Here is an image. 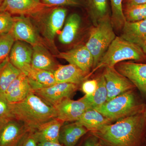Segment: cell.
I'll list each match as a JSON object with an SVG mask.
<instances>
[{
  "label": "cell",
  "instance_id": "obj_11",
  "mask_svg": "<svg viewBox=\"0 0 146 146\" xmlns=\"http://www.w3.org/2000/svg\"><path fill=\"white\" fill-rule=\"evenodd\" d=\"M118 72L128 79L146 96V63L123 61L115 66Z\"/></svg>",
  "mask_w": 146,
  "mask_h": 146
},
{
  "label": "cell",
  "instance_id": "obj_5",
  "mask_svg": "<svg viewBox=\"0 0 146 146\" xmlns=\"http://www.w3.org/2000/svg\"><path fill=\"white\" fill-rule=\"evenodd\" d=\"M114 29L111 16L102 20L91 29L85 45L94 58L93 69L96 66L116 37Z\"/></svg>",
  "mask_w": 146,
  "mask_h": 146
},
{
  "label": "cell",
  "instance_id": "obj_1",
  "mask_svg": "<svg viewBox=\"0 0 146 146\" xmlns=\"http://www.w3.org/2000/svg\"><path fill=\"white\" fill-rule=\"evenodd\" d=\"M144 112L89 132L96 138L100 146H143L146 140Z\"/></svg>",
  "mask_w": 146,
  "mask_h": 146
},
{
  "label": "cell",
  "instance_id": "obj_3",
  "mask_svg": "<svg viewBox=\"0 0 146 146\" xmlns=\"http://www.w3.org/2000/svg\"><path fill=\"white\" fill-rule=\"evenodd\" d=\"M146 56L140 46L117 36L108 47L96 66L87 76V79L99 69L115 67L120 62L127 60L142 61Z\"/></svg>",
  "mask_w": 146,
  "mask_h": 146
},
{
  "label": "cell",
  "instance_id": "obj_8",
  "mask_svg": "<svg viewBox=\"0 0 146 146\" xmlns=\"http://www.w3.org/2000/svg\"><path fill=\"white\" fill-rule=\"evenodd\" d=\"M78 88L71 83H56L52 86L33 91L48 104L54 107L68 98H70Z\"/></svg>",
  "mask_w": 146,
  "mask_h": 146
},
{
  "label": "cell",
  "instance_id": "obj_2",
  "mask_svg": "<svg viewBox=\"0 0 146 146\" xmlns=\"http://www.w3.org/2000/svg\"><path fill=\"white\" fill-rule=\"evenodd\" d=\"M10 108L12 118L33 130L56 117L55 108L45 102L33 91L22 101L10 103Z\"/></svg>",
  "mask_w": 146,
  "mask_h": 146
},
{
  "label": "cell",
  "instance_id": "obj_31",
  "mask_svg": "<svg viewBox=\"0 0 146 146\" xmlns=\"http://www.w3.org/2000/svg\"><path fill=\"white\" fill-rule=\"evenodd\" d=\"M13 24V17L6 12H0V34L11 31Z\"/></svg>",
  "mask_w": 146,
  "mask_h": 146
},
{
  "label": "cell",
  "instance_id": "obj_15",
  "mask_svg": "<svg viewBox=\"0 0 146 146\" xmlns=\"http://www.w3.org/2000/svg\"><path fill=\"white\" fill-rule=\"evenodd\" d=\"M29 129L23 123L11 119L0 133V146H16Z\"/></svg>",
  "mask_w": 146,
  "mask_h": 146
},
{
  "label": "cell",
  "instance_id": "obj_25",
  "mask_svg": "<svg viewBox=\"0 0 146 146\" xmlns=\"http://www.w3.org/2000/svg\"><path fill=\"white\" fill-rule=\"evenodd\" d=\"M81 23V17L78 14L74 13L70 15L59 34L58 39L60 43L64 44L72 43L77 36Z\"/></svg>",
  "mask_w": 146,
  "mask_h": 146
},
{
  "label": "cell",
  "instance_id": "obj_41",
  "mask_svg": "<svg viewBox=\"0 0 146 146\" xmlns=\"http://www.w3.org/2000/svg\"><path fill=\"white\" fill-rule=\"evenodd\" d=\"M5 1V0H0V12L2 11V9L3 4Z\"/></svg>",
  "mask_w": 146,
  "mask_h": 146
},
{
  "label": "cell",
  "instance_id": "obj_37",
  "mask_svg": "<svg viewBox=\"0 0 146 146\" xmlns=\"http://www.w3.org/2000/svg\"><path fill=\"white\" fill-rule=\"evenodd\" d=\"M125 7L146 4V0H124Z\"/></svg>",
  "mask_w": 146,
  "mask_h": 146
},
{
  "label": "cell",
  "instance_id": "obj_22",
  "mask_svg": "<svg viewBox=\"0 0 146 146\" xmlns=\"http://www.w3.org/2000/svg\"><path fill=\"white\" fill-rule=\"evenodd\" d=\"M29 79L32 91L56 83L54 72L30 67L25 74Z\"/></svg>",
  "mask_w": 146,
  "mask_h": 146
},
{
  "label": "cell",
  "instance_id": "obj_26",
  "mask_svg": "<svg viewBox=\"0 0 146 146\" xmlns=\"http://www.w3.org/2000/svg\"><path fill=\"white\" fill-rule=\"evenodd\" d=\"M22 72L12 65L9 56L0 63V94H4Z\"/></svg>",
  "mask_w": 146,
  "mask_h": 146
},
{
  "label": "cell",
  "instance_id": "obj_14",
  "mask_svg": "<svg viewBox=\"0 0 146 146\" xmlns=\"http://www.w3.org/2000/svg\"><path fill=\"white\" fill-rule=\"evenodd\" d=\"M33 47L27 43L16 41L9 56L11 63L16 68L25 74L31 66Z\"/></svg>",
  "mask_w": 146,
  "mask_h": 146
},
{
  "label": "cell",
  "instance_id": "obj_30",
  "mask_svg": "<svg viewBox=\"0 0 146 146\" xmlns=\"http://www.w3.org/2000/svg\"><path fill=\"white\" fill-rule=\"evenodd\" d=\"M15 41L11 32L0 34V63L8 57Z\"/></svg>",
  "mask_w": 146,
  "mask_h": 146
},
{
  "label": "cell",
  "instance_id": "obj_39",
  "mask_svg": "<svg viewBox=\"0 0 146 146\" xmlns=\"http://www.w3.org/2000/svg\"><path fill=\"white\" fill-rule=\"evenodd\" d=\"M10 119H11L0 117V133L3 127Z\"/></svg>",
  "mask_w": 146,
  "mask_h": 146
},
{
  "label": "cell",
  "instance_id": "obj_36",
  "mask_svg": "<svg viewBox=\"0 0 146 146\" xmlns=\"http://www.w3.org/2000/svg\"><path fill=\"white\" fill-rule=\"evenodd\" d=\"M89 133V135L84 139L81 146H100L96 138Z\"/></svg>",
  "mask_w": 146,
  "mask_h": 146
},
{
  "label": "cell",
  "instance_id": "obj_45",
  "mask_svg": "<svg viewBox=\"0 0 146 146\" xmlns=\"http://www.w3.org/2000/svg\"></svg>",
  "mask_w": 146,
  "mask_h": 146
},
{
  "label": "cell",
  "instance_id": "obj_33",
  "mask_svg": "<svg viewBox=\"0 0 146 146\" xmlns=\"http://www.w3.org/2000/svg\"><path fill=\"white\" fill-rule=\"evenodd\" d=\"M0 117L13 119L11 112L10 103L4 94H0Z\"/></svg>",
  "mask_w": 146,
  "mask_h": 146
},
{
  "label": "cell",
  "instance_id": "obj_10",
  "mask_svg": "<svg viewBox=\"0 0 146 146\" xmlns=\"http://www.w3.org/2000/svg\"><path fill=\"white\" fill-rule=\"evenodd\" d=\"M103 75L107 90V101L136 88L134 84L118 72L115 67L105 68Z\"/></svg>",
  "mask_w": 146,
  "mask_h": 146
},
{
  "label": "cell",
  "instance_id": "obj_21",
  "mask_svg": "<svg viewBox=\"0 0 146 146\" xmlns=\"http://www.w3.org/2000/svg\"><path fill=\"white\" fill-rule=\"evenodd\" d=\"M88 130L76 122L73 123L64 124L59 133V143L64 146H76L79 141L86 133Z\"/></svg>",
  "mask_w": 146,
  "mask_h": 146
},
{
  "label": "cell",
  "instance_id": "obj_17",
  "mask_svg": "<svg viewBox=\"0 0 146 146\" xmlns=\"http://www.w3.org/2000/svg\"><path fill=\"white\" fill-rule=\"evenodd\" d=\"M64 122L56 117L42 124L33 130L37 143L42 142L59 143V133Z\"/></svg>",
  "mask_w": 146,
  "mask_h": 146
},
{
  "label": "cell",
  "instance_id": "obj_35",
  "mask_svg": "<svg viewBox=\"0 0 146 146\" xmlns=\"http://www.w3.org/2000/svg\"><path fill=\"white\" fill-rule=\"evenodd\" d=\"M97 80L93 79L85 80L81 85V90L85 96H90L94 94L98 87Z\"/></svg>",
  "mask_w": 146,
  "mask_h": 146
},
{
  "label": "cell",
  "instance_id": "obj_23",
  "mask_svg": "<svg viewBox=\"0 0 146 146\" xmlns=\"http://www.w3.org/2000/svg\"><path fill=\"white\" fill-rule=\"evenodd\" d=\"M76 122L85 127L89 132L95 131L104 126L111 123L109 119L100 112L91 108L84 112Z\"/></svg>",
  "mask_w": 146,
  "mask_h": 146
},
{
  "label": "cell",
  "instance_id": "obj_18",
  "mask_svg": "<svg viewBox=\"0 0 146 146\" xmlns=\"http://www.w3.org/2000/svg\"><path fill=\"white\" fill-rule=\"evenodd\" d=\"M56 83H71L79 85L87 79V74L75 65H59L54 72Z\"/></svg>",
  "mask_w": 146,
  "mask_h": 146
},
{
  "label": "cell",
  "instance_id": "obj_27",
  "mask_svg": "<svg viewBox=\"0 0 146 146\" xmlns=\"http://www.w3.org/2000/svg\"><path fill=\"white\" fill-rule=\"evenodd\" d=\"M96 90L90 96H85L82 99L87 103L91 109H96L101 106L107 101L108 92L103 74L98 79Z\"/></svg>",
  "mask_w": 146,
  "mask_h": 146
},
{
  "label": "cell",
  "instance_id": "obj_16",
  "mask_svg": "<svg viewBox=\"0 0 146 146\" xmlns=\"http://www.w3.org/2000/svg\"><path fill=\"white\" fill-rule=\"evenodd\" d=\"M32 91L27 76L22 72L11 84L4 95L10 103H16L26 98Z\"/></svg>",
  "mask_w": 146,
  "mask_h": 146
},
{
  "label": "cell",
  "instance_id": "obj_20",
  "mask_svg": "<svg viewBox=\"0 0 146 146\" xmlns=\"http://www.w3.org/2000/svg\"><path fill=\"white\" fill-rule=\"evenodd\" d=\"M121 31V38L141 47L146 41V19L135 22L126 21Z\"/></svg>",
  "mask_w": 146,
  "mask_h": 146
},
{
  "label": "cell",
  "instance_id": "obj_32",
  "mask_svg": "<svg viewBox=\"0 0 146 146\" xmlns=\"http://www.w3.org/2000/svg\"><path fill=\"white\" fill-rule=\"evenodd\" d=\"M42 2L49 6H70L82 7L85 6L84 0H41Z\"/></svg>",
  "mask_w": 146,
  "mask_h": 146
},
{
  "label": "cell",
  "instance_id": "obj_12",
  "mask_svg": "<svg viewBox=\"0 0 146 146\" xmlns=\"http://www.w3.org/2000/svg\"><path fill=\"white\" fill-rule=\"evenodd\" d=\"M55 56L75 65L88 75L93 68L94 58L85 45H78L67 51L58 53Z\"/></svg>",
  "mask_w": 146,
  "mask_h": 146
},
{
  "label": "cell",
  "instance_id": "obj_6",
  "mask_svg": "<svg viewBox=\"0 0 146 146\" xmlns=\"http://www.w3.org/2000/svg\"><path fill=\"white\" fill-rule=\"evenodd\" d=\"M49 8L32 17L36 22V27L45 42L52 47L55 46L54 39L65 22L67 10L62 7Z\"/></svg>",
  "mask_w": 146,
  "mask_h": 146
},
{
  "label": "cell",
  "instance_id": "obj_4",
  "mask_svg": "<svg viewBox=\"0 0 146 146\" xmlns=\"http://www.w3.org/2000/svg\"><path fill=\"white\" fill-rule=\"evenodd\" d=\"M133 91L120 94L95 110L111 122L143 112L145 105L138 101Z\"/></svg>",
  "mask_w": 146,
  "mask_h": 146
},
{
  "label": "cell",
  "instance_id": "obj_13",
  "mask_svg": "<svg viewBox=\"0 0 146 146\" xmlns=\"http://www.w3.org/2000/svg\"><path fill=\"white\" fill-rule=\"evenodd\" d=\"M54 107L56 118L64 122L76 121L84 112L91 108L81 98L74 100L71 98L65 99Z\"/></svg>",
  "mask_w": 146,
  "mask_h": 146
},
{
  "label": "cell",
  "instance_id": "obj_9",
  "mask_svg": "<svg viewBox=\"0 0 146 146\" xmlns=\"http://www.w3.org/2000/svg\"><path fill=\"white\" fill-rule=\"evenodd\" d=\"M50 7L40 0H5L2 11L8 12L12 16L33 17Z\"/></svg>",
  "mask_w": 146,
  "mask_h": 146
},
{
  "label": "cell",
  "instance_id": "obj_24",
  "mask_svg": "<svg viewBox=\"0 0 146 146\" xmlns=\"http://www.w3.org/2000/svg\"><path fill=\"white\" fill-rule=\"evenodd\" d=\"M89 17L94 26L110 16L108 0H84Z\"/></svg>",
  "mask_w": 146,
  "mask_h": 146
},
{
  "label": "cell",
  "instance_id": "obj_19",
  "mask_svg": "<svg viewBox=\"0 0 146 146\" xmlns=\"http://www.w3.org/2000/svg\"><path fill=\"white\" fill-rule=\"evenodd\" d=\"M33 47L31 66L35 69L54 72L59 64L44 45Z\"/></svg>",
  "mask_w": 146,
  "mask_h": 146
},
{
  "label": "cell",
  "instance_id": "obj_28",
  "mask_svg": "<svg viewBox=\"0 0 146 146\" xmlns=\"http://www.w3.org/2000/svg\"><path fill=\"white\" fill-rule=\"evenodd\" d=\"M112 14L111 22L114 29L121 31L126 20L123 13V0H110Z\"/></svg>",
  "mask_w": 146,
  "mask_h": 146
},
{
  "label": "cell",
  "instance_id": "obj_44",
  "mask_svg": "<svg viewBox=\"0 0 146 146\" xmlns=\"http://www.w3.org/2000/svg\"><path fill=\"white\" fill-rule=\"evenodd\" d=\"M145 44H146V41H145Z\"/></svg>",
  "mask_w": 146,
  "mask_h": 146
},
{
  "label": "cell",
  "instance_id": "obj_29",
  "mask_svg": "<svg viewBox=\"0 0 146 146\" xmlns=\"http://www.w3.org/2000/svg\"><path fill=\"white\" fill-rule=\"evenodd\" d=\"M123 13L127 22L142 21L146 19V4L124 7Z\"/></svg>",
  "mask_w": 146,
  "mask_h": 146
},
{
  "label": "cell",
  "instance_id": "obj_38",
  "mask_svg": "<svg viewBox=\"0 0 146 146\" xmlns=\"http://www.w3.org/2000/svg\"><path fill=\"white\" fill-rule=\"evenodd\" d=\"M37 146H64L59 143L46 142L37 143Z\"/></svg>",
  "mask_w": 146,
  "mask_h": 146
},
{
  "label": "cell",
  "instance_id": "obj_34",
  "mask_svg": "<svg viewBox=\"0 0 146 146\" xmlns=\"http://www.w3.org/2000/svg\"><path fill=\"white\" fill-rule=\"evenodd\" d=\"M16 146H37L33 129H29Z\"/></svg>",
  "mask_w": 146,
  "mask_h": 146
},
{
  "label": "cell",
  "instance_id": "obj_43",
  "mask_svg": "<svg viewBox=\"0 0 146 146\" xmlns=\"http://www.w3.org/2000/svg\"><path fill=\"white\" fill-rule=\"evenodd\" d=\"M143 146H146V140L145 141V143H144Z\"/></svg>",
  "mask_w": 146,
  "mask_h": 146
},
{
  "label": "cell",
  "instance_id": "obj_40",
  "mask_svg": "<svg viewBox=\"0 0 146 146\" xmlns=\"http://www.w3.org/2000/svg\"><path fill=\"white\" fill-rule=\"evenodd\" d=\"M141 47L142 48V50H143V51L144 54H145L146 56V44L143 45Z\"/></svg>",
  "mask_w": 146,
  "mask_h": 146
},
{
  "label": "cell",
  "instance_id": "obj_42",
  "mask_svg": "<svg viewBox=\"0 0 146 146\" xmlns=\"http://www.w3.org/2000/svg\"><path fill=\"white\" fill-rule=\"evenodd\" d=\"M144 115H145V118L146 121V105H145V110H144Z\"/></svg>",
  "mask_w": 146,
  "mask_h": 146
},
{
  "label": "cell",
  "instance_id": "obj_7",
  "mask_svg": "<svg viewBox=\"0 0 146 146\" xmlns=\"http://www.w3.org/2000/svg\"><path fill=\"white\" fill-rule=\"evenodd\" d=\"M11 32L15 41L26 42L32 47L38 45H45L36 26L28 16L13 17V25Z\"/></svg>",
  "mask_w": 146,
  "mask_h": 146
}]
</instances>
